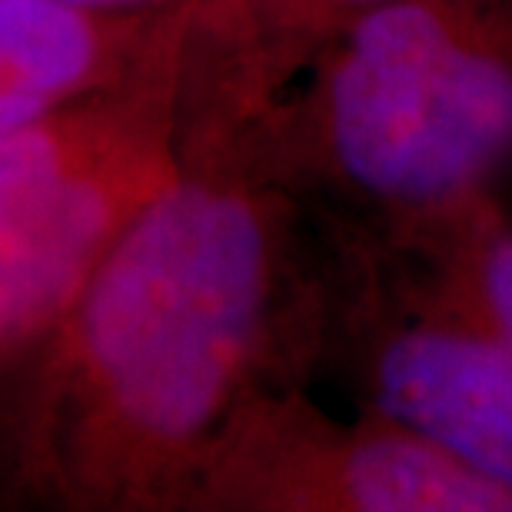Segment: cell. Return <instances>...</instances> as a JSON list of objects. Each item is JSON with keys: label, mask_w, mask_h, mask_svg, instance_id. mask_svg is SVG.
Here are the masks:
<instances>
[{"label": "cell", "mask_w": 512, "mask_h": 512, "mask_svg": "<svg viewBox=\"0 0 512 512\" xmlns=\"http://www.w3.org/2000/svg\"><path fill=\"white\" fill-rule=\"evenodd\" d=\"M323 237L247 124L180 110V163L57 323L0 373V509L187 512L253 396L306 386Z\"/></svg>", "instance_id": "obj_1"}, {"label": "cell", "mask_w": 512, "mask_h": 512, "mask_svg": "<svg viewBox=\"0 0 512 512\" xmlns=\"http://www.w3.org/2000/svg\"><path fill=\"white\" fill-rule=\"evenodd\" d=\"M256 160L340 237L406 247L512 173V0H383L247 120Z\"/></svg>", "instance_id": "obj_2"}, {"label": "cell", "mask_w": 512, "mask_h": 512, "mask_svg": "<svg viewBox=\"0 0 512 512\" xmlns=\"http://www.w3.org/2000/svg\"><path fill=\"white\" fill-rule=\"evenodd\" d=\"M187 27L127 80L0 137V373L177 173Z\"/></svg>", "instance_id": "obj_3"}, {"label": "cell", "mask_w": 512, "mask_h": 512, "mask_svg": "<svg viewBox=\"0 0 512 512\" xmlns=\"http://www.w3.org/2000/svg\"><path fill=\"white\" fill-rule=\"evenodd\" d=\"M320 237V370L343 373L360 413L409 429L512 493V340L446 300L396 250L326 227Z\"/></svg>", "instance_id": "obj_4"}, {"label": "cell", "mask_w": 512, "mask_h": 512, "mask_svg": "<svg viewBox=\"0 0 512 512\" xmlns=\"http://www.w3.org/2000/svg\"><path fill=\"white\" fill-rule=\"evenodd\" d=\"M187 512H512V493L380 416L306 386L253 396L203 459Z\"/></svg>", "instance_id": "obj_5"}, {"label": "cell", "mask_w": 512, "mask_h": 512, "mask_svg": "<svg viewBox=\"0 0 512 512\" xmlns=\"http://www.w3.org/2000/svg\"><path fill=\"white\" fill-rule=\"evenodd\" d=\"M376 4L383 0H197L183 40V110L256 120L336 30Z\"/></svg>", "instance_id": "obj_6"}, {"label": "cell", "mask_w": 512, "mask_h": 512, "mask_svg": "<svg viewBox=\"0 0 512 512\" xmlns=\"http://www.w3.org/2000/svg\"><path fill=\"white\" fill-rule=\"evenodd\" d=\"M190 10L107 17L57 0H0V137L127 80Z\"/></svg>", "instance_id": "obj_7"}, {"label": "cell", "mask_w": 512, "mask_h": 512, "mask_svg": "<svg viewBox=\"0 0 512 512\" xmlns=\"http://www.w3.org/2000/svg\"><path fill=\"white\" fill-rule=\"evenodd\" d=\"M446 300L512 340V217L489 200L406 247H389Z\"/></svg>", "instance_id": "obj_8"}, {"label": "cell", "mask_w": 512, "mask_h": 512, "mask_svg": "<svg viewBox=\"0 0 512 512\" xmlns=\"http://www.w3.org/2000/svg\"><path fill=\"white\" fill-rule=\"evenodd\" d=\"M57 4L90 10V14H107V17H153V14H173L197 0H57Z\"/></svg>", "instance_id": "obj_9"}]
</instances>
